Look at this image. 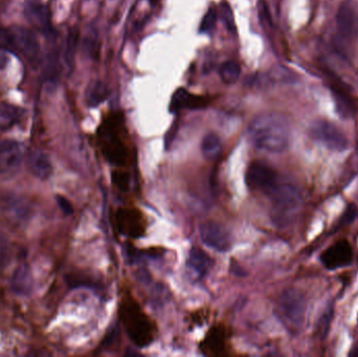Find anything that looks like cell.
Masks as SVG:
<instances>
[{"label": "cell", "mask_w": 358, "mask_h": 357, "mask_svg": "<svg viewBox=\"0 0 358 357\" xmlns=\"http://www.w3.org/2000/svg\"><path fill=\"white\" fill-rule=\"evenodd\" d=\"M250 143L259 150L282 153L290 143V126L284 115L265 113L256 115L248 129Z\"/></svg>", "instance_id": "6da1fadb"}, {"label": "cell", "mask_w": 358, "mask_h": 357, "mask_svg": "<svg viewBox=\"0 0 358 357\" xmlns=\"http://www.w3.org/2000/svg\"><path fill=\"white\" fill-rule=\"evenodd\" d=\"M267 196L272 201V218L278 224L284 225L289 222L301 207V193L298 187L289 183L278 181Z\"/></svg>", "instance_id": "7a4b0ae2"}, {"label": "cell", "mask_w": 358, "mask_h": 357, "mask_svg": "<svg viewBox=\"0 0 358 357\" xmlns=\"http://www.w3.org/2000/svg\"><path fill=\"white\" fill-rule=\"evenodd\" d=\"M0 47L21 54L29 61H37L40 55L38 38L23 27H0Z\"/></svg>", "instance_id": "3957f363"}, {"label": "cell", "mask_w": 358, "mask_h": 357, "mask_svg": "<svg viewBox=\"0 0 358 357\" xmlns=\"http://www.w3.org/2000/svg\"><path fill=\"white\" fill-rule=\"evenodd\" d=\"M278 311L284 324L292 332H298L305 322L307 299L298 289H286L278 299Z\"/></svg>", "instance_id": "277c9868"}, {"label": "cell", "mask_w": 358, "mask_h": 357, "mask_svg": "<svg viewBox=\"0 0 358 357\" xmlns=\"http://www.w3.org/2000/svg\"><path fill=\"white\" fill-rule=\"evenodd\" d=\"M312 139L335 152H344L349 148V139L335 124L326 119H316L309 128Z\"/></svg>", "instance_id": "5b68a950"}, {"label": "cell", "mask_w": 358, "mask_h": 357, "mask_svg": "<svg viewBox=\"0 0 358 357\" xmlns=\"http://www.w3.org/2000/svg\"><path fill=\"white\" fill-rule=\"evenodd\" d=\"M335 27L339 40L354 43L358 39V5L354 0H344L335 14Z\"/></svg>", "instance_id": "8992f818"}, {"label": "cell", "mask_w": 358, "mask_h": 357, "mask_svg": "<svg viewBox=\"0 0 358 357\" xmlns=\"http://www.w3.org/2000/svg\"><path fill=\"white\" fill-rule=\"evenodd\" d=\"M125 326L131 340L139 346H146L152 341L153 334L150 322L139 306L129 304L123 311Z\"/></svg>", "instance_id": "52a82bcc"}, {"label": "cell", "mask_w": 358, "mask_h": 357, "mask_svg": "<svg viewBox=\"0 0 358 357\" xmlns=\"http://www.w3.org/2000/svg\"><path fill=\"white\" fill-rule=\"evenodd\" d=\"M246 183L252 190L267 195L281 181L274 168L263 161H254L248 165L246 175Z\"/></svg>", "instance_id": "ba28073f"}, {"label": "cell", "mask_w": 358, "mask_h": 357, "mask_svg": "<svg viewBox=\"0 0 358 357\" xmlns=\"http://www.w3.org/2000/svg\"><path fill=\"white\" fill-rule=\"evenodd\" d=\"M1 212L8 221L15 225H23L31 219L33 207L25 198L16 194H8L1 200Z\"/></svg>", "instance_id": "9c48e42d"}, {"label": "cell", "mask_w": 358, "mask_h": 357, "mask_svg": "<svg viewBox=\"0 0 358 357\" xmlns=\"http://www.w3.org/2000/svg\"><path fill=\"white\" fill-rule=\"evenodd\" d=\"M23 147L19 141L5 139L0 141V175L10 176L15 174L23 165Z\"/></svg>", "instance_id": "30bf717a"}, {"label": "cell", "mask_w": 358, "mask_h": 357, "mask_svg": "<svg viewBox=\"0 0 358 357\" xmlns=\"http://www.w3.org/2000/svg\"><path fill=\"white\" fill-rule=\"evenodd\" d=\"M321 262L328 270L349 266L353 261V249L347 240L336 241L321 255Z\"/></svg>", "instance_id": "8fae6325"}, {"label": "cell", "mask_w": 358, "mask_h": 357, "mask_svg": "<svg viewBox=\"0 0 358 357\" xmlns=\"http://www.w3.org/2000/svg\"><path fill=\"white\" fill-rule=\"evenodd\" d=\"M199 235L202 243L215 251L224 253L232 247L230 233L218 223H202L199 227Z\"/></svg>", "instance_id": "7c38bea8"}, {"label": "cell", "mask_w": 358, "mask_h": 357, "mask_svg": "<svg viewBox=\"0 0 358 357\" xmlns=\"http://www.w3.org/2000/svg\"><path fill=\"white\" fill-rule=\"evenodd\" d=\"M27 21L43 35L49 36L53 33L51 12L49 7L41 0H27L23 9Z\"/></svg>", "instance_id": "4fadbf2b"}, {"label": "cell", "mask_w": 358, "mask_h": 357, "mask_svg": "<svg viewBox=\"0 0 358 357\" xmlns=\"http://www.w3.org/2000/svg\"><path fill=\"white\" fill-rule=\"evenodd\" d=\"M34 280L31 269L21 264L14 270L11 279V289L17 296L27 297L33 292Z\"/></svg>", "instance_id": "5bb4252c"}, {"label": "cell", "mask_w": 358, "mask_h": 357, "mask_svg": "<svg viewBox=\"0 0 358 357\" xmlns=\"http://www.w3.org/2000/svg\"><path fill=\"white\" fill-rule=\"evenodd\" d=\"M27 167L32 174L40 181H45L51 176L53 167L49 157L43 151L36 150L27 159Z\"/></svg>", "instance_id": "9a60e30c"}, {"label": "cell", "mask_w": 358, "mask_h": 357, "mask_svg": "<svg viewBox=\"0 0 358 357\" xmlns=\"http://www.w3.org/2000/svg\"><path fill=\"white\" fill-rule=\"evenodd\" d=\"M213 260L202 249H191L188 257V267L197 277H204L212 268Z\"/></svg>", "instance_id": "2e32d148"}, {"label": "cell", "mask_w": 358, "mask_h": 357, "mask_svg": "<svg viewBox=\"0 0 358 357\" xmlns=\"http://www.w3.org/2000/svg\"><path fill=\"white\" fill-rule=\"evenodd\" d=\"M206 105L202 97H193L187 89H178L171 99L170 111L176 113L182 108H200Z\"/></svg>", "instance_id": "e0dca14e"}, {"label": "cell", "mask_w": 358, "mask_h": 357, "mask_svg": "<svg viewBox=\"0 0 358 357\" xmlns=\"http://www.w3.org/2000/svg\"><path fill=\"white\" fill-rule=\"evenodd\" d=\"M23 108L11 105V104H0V130H8L23 119Z\"/></svg>", "instance_id": "ac0fdd59"}, {"label": "cell", "mask_w": 358, "mask_h": 357, "mask_svg": "<svg viewBox=\"0 0 358 357\" xmlns=\"http://www.w3.org/2000/svg\"><path fill=\"white\" fill-rule=\"evenodd\" d=\"M80 32L77 27H71L65 38L64 47H63V60L65 65L69 69H73L75 65V55H77V45H79Z\"/></svg>", "instance_id": "d6986e66"}, {"label": "cell", "mask_w": 358, "mask_h": 357, "mask_svg": "<svg viewBox=\"0 0 358 357\" xmlns=\"http://www.w3.org/2000/svg\"><path fill=\"white\" fill-rule=\"evenodd\" d=\"M108 97V89L104 82L95 80L86 89V101L91 107L99 106Z\"/></svg>", "instance_id": "ffe728a7"}, {"label": "cell", "mask_w": 358, "mask_h": 357, "mask_svg": "<svg viewBox=\"0 0 358 357\" xmlns=\"http://www.w3.org/2000/svg\"><path fill=\"white\" fill-rule=\"evenodd\" d=\"M222 145L220 137L215 133H208L202 139V151L206 159H215L222 153Z\"/></svg>", "instance_id": "44dd1931"}, {"label": "cell", "mask_w": 358, "mask_h": 357, "mask_svg": "<svg viewBox=\"0 0 358 357\" xmlns=\"http://www.w3.org/2000/svg\"><path fill=\"white\" fill-rule=\"evenodd\" d=\"M241 75V67L235 61H226L220 67V77L226 84L236 83Z\"/></svg>", "instance_id": "7402d4cb"}, {"label": "cell", "mask_w": 358, "mask_h": 357, "mask_svg": "<svg viewBox=\"0 0 358 357\" xmlns=\"http://www.w3.org/2000/svg\"><path fill=\"white\" fill-rule=\"evenodd\" d=\"M333 307H328L324 311L318 322L316 323L315 333L320 340H324V338H327L330 326H331L332 319H333Z\"/></svg>", "instance_id": "603a6c76"}, {"label": "cell", "mask_w": 358, "mask_h": 357, "mask_svg": "<svg viewBox=\"0 0 358 357\" xmlns=\"http://www.w3.org/2000/svg\"><path fill=\"white\" fill-rule=\"evenodd\" d=\"M11 258V246H10L9 239L0 232V273L9 264Z\"/></svg>", "instance_id": "cb8c5ba5"}, {"label": "cell", "mask_w": 358, "mask_h": 357, "mask_svg": "<svg viewBox=\"0 0 358 357\" xmlns=\"http://www.w3.org/2000/svg\"><path fill=\"white\" fill-rule=\"evenodd\" d=\"M58 73V57L56 54H51L47 59L45 69V80L49 82H55L57 79Z\"/></svg>", "instance_id": "d4e9b609"}, {"label": "cell", "mask_w": 358, "mask_h": 357, "mask_svg": "<svg viewBox=\"0 0 358 357\" xmlns=\"http://www.w3.org/2000/svg\"><path fill=\"white\" fill-rule=\"evenodd\" d=\"M97 34L95 31H89L85 35L84 40H83V49L89 57H95L97 49Z\"/></svg>", "instance_id": "484cf974"}, {"label": "cell", "mask_w": 358, "mask_h": 357, "mask_svg": "<svg viewBox=\"0 0 358 357\" xmlns=\"http://www.w3.org/2000/svg\"><path fill=\"white\" fill-rule=\"evenodd\" d=\"M217 21V11L213 8H211L206 15H204V19H202V23H200V32L202 33H208V32L212 31L214 29L215 25Z\"/></svg>", "instance_id": "4316f807"}, {"label": "cell", "mask_w": 358, "mask_h": 357, "mask_svg": "<svg viewBox=\"0 0 358 357\" xmlns=\"http://www.w3.org/2000/svg\"><path fill=\"white\" fill-rule=\"evenodd\" d=\"M222 13L228 30L235 31L234 15H232V9H230V5H228V3H226V1L222 3Z\"/></svg>", "instance_id": "83f0119b"}, {"label": "cell", "mask_w": 358, "mask_h": 357, "mask_svg": "<svg viewBox=\"0 0 358 357\" xmlns=\"http://www.w3.org/2000/svg\"><path fill=\"white\" fill-rule=\"evenodd\" d=\"M56 200H57V203L59 205L60 209H62L64 214H73V205H71V203H69V199L65 198L64 196H61V195H57V196H56Z\"/></svg>", "instance_id": "f1b7e54d"}, {"label": "cell", "mask_w": 358, "mask_h": 357, "mask_svg": "<svg viewBox=\"0 0 358 357\" xmlns=\"http://www.w3.org/2000/svg\"><path fill=\"white\" fill-rule=\"evenodd\" d=\"M356 214H357V209H356L355 205H349L345 214L342 217V220L339 223H342V224H343V223L344 224H349L350 222H352V221L354 220Z\"/></svg>", "instance_id": "f546056e"}, {"label": "cell", "mask_w": 358, "mask_h": 357, "mask_svg": "<svg viewBox=\"0 0 358 357\" xmlns=\"http://www.w3.org/2000/svg\"><path fill=\"white\" fill-rule=\"evenodd\" d=\"M10 57L8 54L3 53V51H0V71H3L5 67H8V65L10 63Z\"/></svg>", "instance_id": "4dcf8cb0"}]
</instances>
